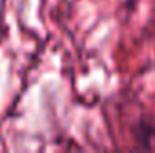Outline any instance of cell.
<instances>
[{
  "label": "cell",
  "instance_id": "cell-1",
  "mask_svg": "<svg viewBox=\"0 0 155 153\" xmlns=\"http://www.w3.org/2000/svg\"><path fill=\"white\" fill-rule=\"evenodd\" d=\"M132 137L141 150L155 148V119L153 117H139L132 128Z\"/></svg>",
  "mask_w": 155,
  "mask_h": 153
}]
</instances>
